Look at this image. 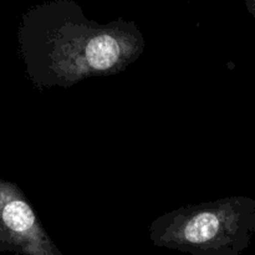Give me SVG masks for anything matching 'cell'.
Instances as JSON below:
<instances>
[{
    "mask_svg": "<svg viewBox=\"0 0 255 255\" xmlns=\"http://www.w3.org/2000/svg\"><path fill=\"white\" fill-rule=\"evenodd\" d=\"M17 41L27 77L40 91L117 75L144 50L136 22L119 17L100 24L74 0H50L27 10Z\"/></svg>",
    "mask_w": 255,
    "mask_h": 255,
    "instance_id": "obj_1",
    "label": "cell"
},
{
    "mask_svg": "<svg viewBox=\"0 0 255 255\" xmlns=\"http://www.w3.org/2000/svg\"><path fill=\"white\" fill-rule=\"evenodd\" d=\"M254 234L255 199L243 196L181 207L148 229L153 246L191 255H241Z\"/></svg>",
    "mask_w": 255,
    "mask_h": 255,
    "instance_id": "obj_2",
    "label": "cell"
},
{
    "mask_svg": "<svg viewBox=\"0 0 255 255\" xmlns=\"http://www.w3.org/2000/svg\"><path fill=\"white\" fill-rule=\"evenodd\" d=\"M0 252L64 255L17 184L0 178Z\"/></svg>",
    "mask_w": 255,
    "mask_h": 255,
    "instance_id": "obj_3",
    "label": "cell"
},
{
    "mask_svg": "<svg viewBox=\"0 0 255 255\" xmlns=\"http://www.w3.org/2000/svg\"><path fill=\"white\" fill-rule=\"evenodd\" d=\"M244 2H246V6L248 9V11L251 12V15L255 20V0H244Z\"/></svg>",
    "mask_w": 255,
    "mask_h": 255,
    "instance_id": "obj_4",
    "label": "cell"
}]
</instances>
